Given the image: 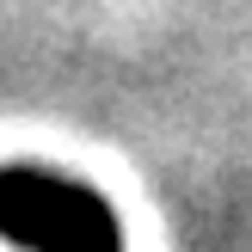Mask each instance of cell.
<instances>
[{
	"mask_svg": "<svg viewBox=\"0 0 252 252\" xmlns=\"http://www.w3.org/2000/svg\"><path fill=\"white\" fill-rule=\"evenodd\" d=\"M0 240L25 252H123V221L68 172L0 166Z\"/></svg>",
	"mask_w": 252,
	"mask_h": 252,
	"instance_id": "1",
	"label": "cell"
}]
</instances>
